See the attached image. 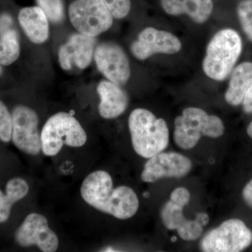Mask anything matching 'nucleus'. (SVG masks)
<instances>
[{
  "mask_svg": "<svg viewBox=\"0 0 252 252\" xmlns=\"http://www.w3.org/2000/svg\"><path fill=\"white\" fill-rule=\"evenodd\" d=\"M81 195L88 205L121 220L135 216L140 206L133 189L126 186L114 189L112 176L104 170L91 172L86 177Z\"/></svg>",
  "mask_w": 252,
  "mask_h": 252,
  "instance_id": "1",
  "label": "nucleus"
},
{
  "mask_svg": "<svg viewBox=\"0 0 252 252\" xmlns=\"http://www.w3.org/2000/svg\"><path fill=\"white\" fill-rule=\"evenodd\" d=\"M128 127L134 150L144 158H150L162 152L169 145L170 133L166 122L156 117L147 109L132 111L128 119Z\"/></svg>",
  "mask_w": 252,
  "mask_h": 252,
  "instance_id": "2",
  "label": "nucleus"
},
{
  "mask_svg": "<svg viewBox=\"0 0 252 252\" xmlns=\"http://www.w3.org/2000/svg\"><path fill=\"white\" fill-rule=\"evenodd\" d=\"M243 50V42L233 29H223L212 37L207 45L203 68L205 74L215 81L229 75Z\"/></svg>",
  "mask_w": 252,
  "mask_h": 252,
  "instance_id": "3",
  "label": "nucleus"
},
{
  "mask_svg": "<svg viewBox=\"0 0 252 252\" xmlns=\"http://www.w3.org/2000/svg\"><path fill=\"white\" fill-rule=\"evenodd\" d=\"M224 130L220 118L209 115L198 107H188L175 119L174 139L179 147L188 150L197 145L202 135L218 138Z\"/></svg>",
  "mask_w": 252,
  "mask_h": 252,
  "instance_id": "4",
  "label": "nucleus"
},
{
  "mask_svg": "<svg viewBox=\"0 0 252 252\" xmlns=\"http://www.w3.org/2000/svg\"><path fill=\"white\" fill-rule=\"evenodd\" d=\"M41 151L47 157H54L63 146L81 147L87 135L80 123L71 114L59 112L48 119L41 132Z\"/></svg>",
  "mask_w": 252,
  "mask_h": 252,
  "instance_id": "5",
  "label": "nucleus"
},
{
  "mask_svg": "<svg viewBox=\"0 0 252 252\" xmlns=\"http://www.w3.org/2000/svg\"><path fill=\"white\" fill-rule=\"evenodd\" d=\"M252 243V232L238 219L225 220L209 231L200 241V250L205 252H239Z\"/></svg>",
  "mask_w": 252,
  "mask_h": 252,
  "instance_id": "6",
  "label": "nucleus"
},
{
  "mask_svg": "<svg viewBox=\"0 0 252 252\" xmlns=\"http://www.w3.org/2000/svg\"><path fill=\"white\" fill-rule=\"evenodd\" d=\"M72 26L81 34L96 36L108 31L113 16L102 0H76L69 7Z\"/></svg>",
  "mask_w": 252,
  "mask_h": 252,
  "instance_id": "7",
  "label": "nucleus"
},
{
  "mask_svg": "<svg viewBox=\"0 0 252 252\" xmlns=\"http://www.w3.org/2000/svg\"><path fill=\"white\" fill-rule=\"evenodd\" d=\"M11 140L20 151L28 155H38L41 151L39 118L27 106L17 105L13 109Z\"/></svg>",
  "mask_w": 252,
  "mask_h": 252,
  "instance_id": "8",
  "label": "nucleus"
},
{
  "mask_svg": "<svg viewBox=\"0 0 252 252\" xmlns=\"http://www.w3.org/2000/svg\"><path fill=\"white\" fill-rule=\"evenodd\" d=\"M15 240L23 248L36 246L44 252L57 251L59 246L57 235L49 228L47 219L40 214L26 217L15 233Z\"/></svg>",
  "mask_w": 252,
  "mask_h": 252,
  "instance_id": "9",
  "label": "nucleus"
},
{
  "mask_svg": "<svg viewBox=\"0 0 252 252\" xmlns=\"http://www.w3.org/2000/svg\"><path fill=\"white\" fill-rule=\"evenodd\" d=\"M149 159L141 174L142 180L148 183L163 178H182L192 168L191 160L177 152H160Z\"/></svg>",
  "mask_w": 252,
  "mask_h": 252,
  "instance_id": "10",
  "label": "nucleus"
},
{
  "mask_svg": "<svg viewBox=\"0 0 252 252\" xmlns=\"http://www.w3.org/2000/svg\"><path fill=\"white\" fill-rule=\"evenodd\" d=\"M94 58L99 72L114 84L123 86L130 79V63L125 51L118 44L102 43L94 50Z\"/></svg>",
  "mask_w": 252,
  "mask_h": 252,
  "instance_id": "11",
  "label": "nucleus"
},
{
  "mask_svg": "<svg viewBox=\"0 0 252 252\" xmlns=\"http://www.w3.org/2000/svg\"><path fill=\"white\" fill-rule=\"evenodd\" d=\"M182 49L178 38L169 32L156 28H144L138 39L131 45V52L138 60L144 61L154 54H175Z\"/></svg>",
  "mask_w": 252,
  "mask_h": 252,
  "instance_id": "12",
  "label": "nucleus"
},
{
  "mask_svg": "<svg viewBox=\"0 0 252 252\" xmlns=\"http://www.w3.org/2000/svg\"><path fill=\"white\" fill-rule=\"evenodd\" d=\"M96 40L94 36L81 33L72 34L67 42L61 46L59 51V60L64 70H70L72 66L85 69L92 61Z\"/></svg>",
  "mask_w": 252,
  "mask_h": 252,
  "instance_id": "13",
  "label": "nucleus"
},
{
  "mask_svg": "<svg viewBox=\"0 0 252 252\" xmlns=\"http://www.w3.org/2000/svg\"><path fill=\"white\" fill-rule=\"evenodd\" d=\"M185 205L169 200L160 211L162 223L169 230H177L180 238L193 241L201 236L203 227L196 220H187L183 214Z\"/></svg>",
  "mask_w": 252,
  "mask_h": 252,
  "instance_id": "14",
  "label": "nucleus"
},
{
  "mask_svg": "<svg viewBox=\"0 0 252 252\" xmlns=\"http://www.w3.org/2000/svg\"><path fill=\"white\" fill-rule=\"evenodd\" d=\"M100 102L99 115L104 119H115L125 112L128 105V96L120 86L110 81H102L97 88Z\"/></svg>",
  "mask_w": 252,
  "mask_h": 252,
  "instance_id": "15",
  "label": "nucleus"
},
{
  "mask_svg": "<svg viewBox=\"0 0 252 252\" xmlns=\"http://www.w3.org/2000/svg\"><path fill=\"white\" fill-rule=\"evenodd\" d=\"M162 9L170 16L188 15L194 22L203 23L213 10L212 0H160Z\"/></svg>",
  "mask_w": 252,
  "mask_h": 252,
  "instance_id": "16",
  "label": "nucleus"
},
{
  "mask_svg": "<svg viewBox=\"0 0 252 252\" xmlns=\"http://www.w3.org/2000/svg\"><path fill=\"white\" fill-rule=\"evenodd\" d=\"M47 16L39 6L23 8L18 14V21L32 42L42 44L49 38Z\"/></svg>",
  "mask_w": 252,
  "mask_h": 252,
  "instance_id": "17",
  "label": "nucleus"
},
{
  "mask_svg": "<svg viewBox=\"0 0 252 252\" xmlns=\"http://www.w3.org/2000/svg\"><path fill=\"white\" fill-rule=\"evenodd\" d=\"M252 84V63L239 64L232 73L225 99L228 104L238 106L243 102L244 97Z\"/></svg>",
  "mask_w": 252,
  "mask_h": 252,
  "instance_id": "18",
  "label": "nucleus"
},
{
  "mask_svg": "<svg viewBox=\"0 0 252 252\" xmlns=\"http://www.w3.org/2000/svg\"><path fill=\"white\" fill-rule=\"evenodd\" d=\"M29 192V185L19 177L11 179L6 185V193L0 190V223L9 220L14 204L22 200Z\"/></svg>",
  "mask_w": 252,
  "mask_h": 252,
  "instance_id": "19",
  "label": "nucleus"
},
{
  "mask_svg": "<svg viewBox=\"0 0 252 252\" xmlns=\"http://www.w3.org/2000/svg\"><path fill=\"white\" fill-rule=\"evenodd\" d=\"M21 53L17 32L13 29L0 35V64L8 66L17 61Z\"/></svg>",
  "mask_w": 252,
  "mask_h": 252,
  "instance_id": "20",
  "label": "nucleus"
},
{
  "mask_svg": "<svg viewBox=\"0 0 252 252\" xmlns=\"http://www.w3.org/2000/svg\"><path fill=\"white\" fill-rule=\"evenodd\" d=\"M36 3L51 22L59 23L64 19L63 0H36Z\"/></svg>",
  "mask_w": 252,
  "mask_h": 252,
  "instance_id": "21",
  "label": "nucleus"
},
{
  "mask_svg": "<svg viewBox=\"0 0 252 252\" xmlns=\"http://www.w3.org/2000/svg\"><path fill=\"white\" fill-rule=\"evenodd\" d=\"M237 12L243 31L252 42V0H243L239 3Z\"/></svg>",
  "mask_w": 252,
  "mask_h": 252,
  "instance_id": "22",
  "label": "nucleus"
},
{
  "mask_svg": "<svg viewBox=\"0 0 252 252\" xmlns=\"http://www.w3.org/2000/svg\"><path fill=\"white\" fill-rule=\"evenodd\" d=\"M12 117L7 107L0 100V141L8 143L11 140Z\"/></svg>",
  "mask_w": 252,
  "mask_h": 252,
  "instance_id": "23",
  "label": "nucleus"
},
{
  "mask_svg": "<svg viewBox=\"0 0 252 252\" xmlns=\"http://www.w3.org/2000/svg\"><path fill=\"white\" fill-rule=\"evenodd\" d=\"M107 6L113 17L121 19L130 12V0H102Z\"/></svg>",
  "mask_w": 252,
  "mask_h": 252,
  "instance_id": "24",
  "label": "nucleus"
},
{
  "mask_svg": "<svg viewBox=\"0 0 252 252\" xmlns=\"http://www.w3.org/2000/svg\"><path fill=\"white\" fill-rule=\"evenodd\" d=\"M170 199L176 203L187 206L190 201V195L188 189L185 187H178L170 194Z\"/></svg>",
  "mask_w": 252,
  "mask_h": 252,
  "instance_id": "25",
  "label": "nucleus"
},
{
  "mask_svg": "<svg viewBox=\"0 0 252 252\" xmlns=\"http://www.w3.org/2000/svg\"><path fill=\"white\" fill-rule=\"evenodd\" d=\"M13 24L12 18L9 15H0V35L5 32L9 31Z\"/></svg>",
  "mask_w": 252,
  "mask_h": 252,
  "instance_id": "26",
  "label": "nucleus"
},
{
  "mask_svg": "<svg viewBox=\"0 0 252 252\" xmlns=\"http://www.w3.org/2000/svg\"><path fill=\"white\" fill-rule=\"evenodd\" d=\"M243 104L244 111L248 114H251L252 113V84L249 88L244 97Z\"/></svg>",
  "mask_w": 252,
  "mask_h": 252,
  "instance_id": "27",
  "label": "nucleus"
},
{
  "mask_svg": "<svg viewBox=\"0 0 252 252\" xmlns=\"http://www.w3.org/2000/svg\"><path fill=\"white\" fill-rule=\"evenodd\" d=\"M243 197L245 203L252 207V180L247 184L243 189Z\"/></svg>",
  "mask_w": 252,
  "mask_h": 252,
  "instance_id": "28",
  "label": "nucleus"
},
{
  "mask_svg": "<svg viewBox=\"0 0 252 252\" xmlns=\"http://www.w3.org/2000/svg\"><path fill=\"white\" fill-rule=\"evenodd\" d=\"M195 220H198L199 223L202 225V226H205L209 222V216L205 213H198L197 215L196 218Z\"/></svg>",
  "mask_w": 252,
  "mask_h": 252,
  "instance_id": "29",
  "label": "nucleus"
},
{
  "mask_svg": "<svg viewBox=\"0 0 252 252\" xmlns=\"http://www.w3.org/2000/svg\"><path fill=\"white\" fill-rule=\"evenodd\" d=\"M247 132L248 135L252 139V122L250 123V125L248 126V129H247Z\"/></svg>",
  "mask_w": 252,
  "mask_h": 252,
  "instance_id": "30",
  "label": "nucleus"
},
{
  "mask_svg": "<svg viewBox=\"0 0 252 252\" xmlns=\"http://www.w3.org/2000/svg\"><path fill=\"white\" fill-rule=\"evenodd\" d=\"M2 72H3L2 67H1V64H0V76H1V74H2Z\"/></svg>",
  "mask_w": 252,
  "mask_h": 252,
  "instance_id": "31",
  "label": "nucleus"
},
{
  "mask_svg": "<svg viewBox=\"0 0 252 252\" xmlns=\"http://www.w3.org/2000/svg\"><path fill=\"white\" fill-rule=\"evenodd\" d=\"M149 195V193H144V197H147V198H148Z\"/></svg>",
  "mask_w": 252,
  "mask_h": 252,
  "instance_id": "32",
  "label": "nucleus"
}]
</instances>
